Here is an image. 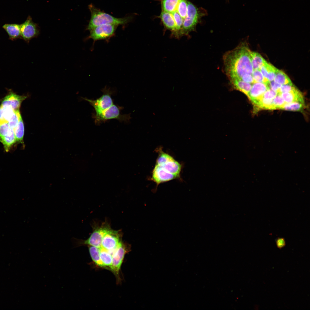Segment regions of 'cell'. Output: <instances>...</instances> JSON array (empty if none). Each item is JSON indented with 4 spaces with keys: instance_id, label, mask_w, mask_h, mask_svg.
<instances>
[{
    "instance_id": "d6a6232c",
    "label": "cell",
    "mask_w": 310,
    "mask_h": 310,
    "mask_svg": "<svg viewBox=\"0 0 310 310\" xmlns=\"http://www.w3.org/2000/svg\"><path fill=\"white\" fill-rule=\"evenodd\" d=\"M3 117L4 121L8 122L13 115L14 111L9 107H3Z\"/></svg>"
},
{
    "instance_id": "ba28073f",
    "label": "cell",
    "mask_w": 310,
    "mask_h": 310,
    "mask_svg": "<svg viewBox=\"0 0 310 310\" xmlns=\"http://www.w3.org/2000/svg\"><path fill=\"white\" fill-rule=\"evenodd\" d=\"M20 26L21 38L27 42L37 36L39 34L37 24L32 21L30 16L24 22L20 24Z\"/></svg>"
},
{
    "instance_id": "d6986e66",
    "label": "cell",
    "mask_w": 310,
    "mask_h": 310,
    "mask_svg": "<svg viewBox=\"0 0 310 310\" xmlns=\"http://www.w3.org/2000/svg\"><path fill=\"white\" fill-rule=\"evenodd\" d=\"M180 0H162V11L172 13L176 11Z\"/></svg>"
},
{
    "instance_id": "9c48e42d",
    "label": "cell",
    "mask_w": 310,
    "mask_h": 310,
    "mask_svg": "<svg viewBox=\"0 0 310 310\" xmlns=\"http://www.w3.org/2000/svg\"><path fill=\"white\" fill-rule=\"evenodd\" d=\"M128 250L126 246L121 242L112 253V262L110 270L116 275L119 272L124 256Z\"/></svg>"
},
{
    "instance_id": "6da1fadb",
    "label": "cell",
    "mask_w": 310,
    "mask_h": 310,
    "mask_svg": "<svg viewBox=\"0 0 310 310\" xmlns=\"http://www.w3.org/2000/svg\"><path fill=\"white\" fill-rule=\"evenodd\" d=\"M91 14V18L86 29L90 30L94 28L102 25L115 24L124 25L129 22L131 19V17L117 18L101 11L92 4L89 6Z\"/></svg>"
},
{
    "instance_id": "cb8c5ba5",
    "label": "cell",
    "mask_w": 310,
    "mask_h": 310,
    "mask_svg": "<svg viewBox=\"0 0 310 310\" xmlns=\"http://www.w3.org/2000/svg\"><path fill=\"white\" fill-rule=\"evenodd\" d=\"M89 251L94 262L99 266L105 268L100 258V248L93 246H90L89 247Z\"/></svg>"
},
{
    "instance_id": "1f68e13d",
    "label": "cell",
    "mask_w": 310,
    "mask_h": 310,
    "mask_svg": "<svg viewBox=\"0 0 310 310\" xmlns=\"http://www.w3.org/2000/svg\"><path fill=\"white\" fill-rule=\"evenodd\" d=\"M297 88L292 83L291 84L282 85L280 88L277 92L279 93L289 92H291Z\"/></svg>"
},
{
    "instance_id": "30bf717a",
    "label": "cell",
    "mask_w": 310,
    "mask_h": 310,
    "mask_svg": "<svg viewBox=\"0 0 310 310\" xmlns=\"http://www.w3.org/2000/svg\"><path fill=\"white\" fill-rule=\"evenodd\" d=\"M179 177L169 172L162 166L156 164L152 171L151 179L158 185Z\"/></svg>"
},
{
    "instance_id": "8fae6325",
    "label": "cell",
    "mask_w": 310,
    "mask_h": 310,
    "mask_svg": "<svg viewBox=\"0 0 310 310\" xmlns=\"http://www.w3.org/2000/svg\"><path fill=\"white\" fill-rule=\"evenodd\" d=\"M26 98V96L11 93L4 98L1 105L3 107H9L14 111H17L19 110L22 102Z\"/></svg>"
},
{
    "instance_id": "7a4b0ae2",
    "label": "cell",
    "mask_w": 310,
    "mask_h": 310,
    "mask_svg": "<svg viewBox=\"0 0 310 310\" xmlns=\"http://www.w3.org/2000/svg\"><path fill=\"white\" fill-rule=\"evenodd\" d=\"M187 15L183 20L181 30V36L188 35L190 32L195 30L200 19L207 14L206 11L202 8H198L187 1Z\"/></svg>"
},
{
    "instance_id": "f1b7e54d",
    "label": "cell",
    "mask_w": 310,
    "mask_h": 310,
    "mask_svg": "<svg viewBox=\"0 0 310 310\" xmlns=\"http://www.w3.org/2000/svg\"><path fill=\"white\" fill-rule=\"evenodd\" d=\"M21 116L19 110L15 111L13 115L9 121V125L10 128L13 130L17 125Z\"/></svg>"
},
{
    "instance_id": "52a82bcc",
    "label": "cell",
    "mask_w": 310,
    "mask_h": 310,
    "mask_svg": "<svg viewBox=\"0 0 310 310\" xmlns=\"http://www.w3.org/2000/svg\"><path fill=\"white\" fill-rule=\"evenodd\" d=\"M121 242L119 232L110 228L103 237L101 246L111 253H112Z\"/></svg>"
},
{
    "instance_id": "ac0fdd59",
    "label": "cell",
    "mask_w": 310,
    "mask_h": 310,
    "mask_svg": "<svg viewBox=\"0 0 310 310\" xmlns=\"http://www.w3.org/2000/svg\"><path fill=\"white\" fill-rule=\"evenodd\" d=\"M229 80L235 89L243 92L248 96L251 88V84L239 80L233 79Z\"/></svg>"
},
{
    "instance_id": "7c38bea8",
    "label": "cell",
    "mask_w": 310,
    "mask_h": 310,
    "mask_svg": "<svg viewBox=\"0 0 310 310\" xmlns=\"http://www.w3.org/2000/svg\"><path fill=\"white\" fill-rule=\"evenodd\" d=\"M269 88V86L264 83H254L252 84L251 89L247 97L253 103L261 98L264 93Z\"/></svg>"
},
{
    "instance_id": "4fadbf2b",
    "label": "cell",
    "mask_w": 310,
    "mask_h": 310,
    "mask_svg": "<svg viewBox=\"0 0 310 310\" xmlns=\"http://www.w3.org/2000/svg\"><path fill=\"white\" fill-rule=\"evenodd\" d=\"M159 18L161 19L164 27L171 32V35L173 37L176 26L172 13L162 11Z\"/></svg>"
},
{
    "instance_id": "44dd1931",
    "label": "cell",
    "mask_w": 310,
    "mask_h": 310,
    "mask_svg": "<svg viewBox=\"0 0 310 310\" xmlns=\"http://www.w3.org/2000/svg\"><path fill=\"white\" fill-rule=\"evenodd\" d=\"M100 259L105 268H110L112 262V257L111 253L105 249L100 248Z\"/></svg>"
},
{
    "instance_id": "d4e9b609",
    "label": "cell",
    "mask_w": 310,
    "mask_h": 310,
    "mask_svg": "<svg viewBox=\"0 0 310 310\" xmlns=\"http://www.w3.org/2000/svg\"><path fill=\"white\" fill-rule=\"evenodd\" d=\"M14 131L17 142L24 144V126L21 116L20 117L18 125Z\"/></svg>"
},
{
    "instance_id": "2e32d148",
    "label": "cell",
    "mask_w": 310,
    "mask_h": 310,
    "mask_svg": "<svg viewBox=\"0 0 310 310\" xmlns=\"http://www.w3.org/2000/svg\"><path fill=\"white\" fill-rule=\"evenodd\" d=\"M160 166L169 172L179 177L181 165L172 157Z\"/></svg>"
},
{
    "instance_id": "603a6c76",
    "label": "cell",
    "mask_w": 310,
    "mask_h": 310,
    "mask_svg": "<svg viewBox=\"0 0 310 310\" xmlns=\"http://www.w3.org/2000/svg\"><path fill=\"white\" fill-rule=\"evenodd\" d=\"M251 60L253 70L260 69L265 61L259 53L252 51Z\"/></svg>"
},
{
    "instance_id": "83f0119b",
    "label": "cell",
    "mask_w": 310,
    "mask_h": 310,
    "mask_svg": "<svg viewBox=\"0 0 310 310\" xmlns=\"http://www.w3.org/2000/svg\"><path fill=\"white\" fill-rule=\"evenodd\" d=\"M187 0H180L176 11L184 20L186 18L187 13Z\"/></svg>"
},
{
    "instance_id": "484cf974",
    "label": "cell",
    "mask_w": 310,
    "mask_h": 310,
    "mask_svg": "<svg viewBox=\"0 0 310 310\" xmlns=\"http://www.w3.org/2000/svg\"><path fill=\"white\" fill-rule=\"evenodd\" d=\"M305 106V104L298 102L286 103L281 109L289 111H300L303 109Z\"/></svg>"
},
{
    "instance_id": "8992f818",
    "label": "cell",
    "mask_w": 310,
    "mask_h": 310,
    "mask_svg": "<svg viewBox=\"0 0 310 310\" xmlns=\"http://www.w3.org/2000/svg\"><path fill=\"white\" fill-rule=\"evenodd\" d=\"M102 91L103 93L102 95L96 100H93L82 98L83 99L88 102L94 107L95 112L105 110L113 104L111 97L112 92L106 87L103 88Z\"/></svg>"
},
{
    "instance_id": "f546056e",
    "label": "cell",
    "mask_w": 310,
    "mask_h": 310,
    "mask_svg": "<svg viewBox=\"0 0 310 310\" xmlns=\"http://www.w3.org/2000/svg\"><path fill=\"white\" fill-rule=\"evenodd\" d=\"M11 128L8 122L5 121H0V139L7 135L9 132Z\"/></svg>"
},
{
    "instance_id": "e0dca14e",
    "label": "cell",
    "mask_w": 310,
    "mask_h": 310,
    "mask_svg": "<svg viewBox=\"0 0 310 310\" xmlns=\"http://www.w3.org/2000/svg\"><path fill=\"white\" fill-rule=\"evenodd\" d=\"M0 142L3 145L5 151L9 152L14 144L17 142L14 130L11 129L7 135L0 139Z\"/></svg>"
},
{
    "instance_id": "3957f363",
    "label": "cell",
    "mask_w": 310,
    "mask_h": 310,
    "mask_svg": "<svg viewBox=\"0 0 310 310\" xmlns=\"http://www.w3.org/2000/svg\"><path fill=\"white\" fill-rule=\"evenodd\" d=\"M121 108L122 107L113 104L105 110L95 112L92 115V118L96 125L113 119H117L120 122H129L131 118L130 115L121 114L120 112Z\"/></svg>"
},
{
    "instance_id": "e575fe53",
    "label": "cell",
    "mask_w": 310,
    "mask_h": 310,
    "mask_svg": "<svg viewBox=\"0 0 310 310\" xmlns=\"http://www.w3.org/2000/svg\"><path fill=\"white\" fill-rule=\"evenodd\" d=\"M282 85L275 82L274 80L270 82L268 86L271 89L276 92L279 89Z\"/></svg>"
},
{
    "instance_id": "8d00e7d4",
    "label": "cell",
    "mask_w": 310,
    "mask_h": 310,
    "mask_svg": "<svg viewBox=\"0 0 310 310\" xmlns=\"http://www.w3.org/2000/svg\"><path fill=\"white\" fill-rule=\"evenodd\" d=\"M3 107L1 105L0 106V121H4L3 117Z\"/></svg>"
},
{
    "instance_id": "4316f807",
    "label": "cell",
    "mask_w": 310,
    "mask_h": 310,
    "mask_svg": "<svg viewBox=\"0 0 310 310\" xmlns=\"http://www.w3.org/2000/svg\"><path fill=\"white\" fill-rule=\"evenodd\" d=\"M251 74L255 83H262L268 86L270 82L264 77L259 69L253 70Z\"/></svg>"
},
{
    "instance_id": "5b68a950",
    "label": "cell",
    "mask_w": 310,
    "mask_h": 310,
    "mask_svg": "<svg viewBox=\"0 0 310 310\" xmlns=\"http://www.w3.org/2000/svg\"><path fill=\"white\" fill-rule=\"evenodd\" d=\"M115 24H106L97 26L90 30L88 38L92 39L94 42L107 39L115 34L117 26Z\"/></svg>"
},
{
    "instance_id": "277c9868",
    "label": "cell",
    "mask_w": 310,
    "mask_h": 310,
    "mask_svg": "<svg viewBox=\"0 0 310 310\" xmlns=\"http://www.w3.org/2000/svg\"><path fill=\"white\" fill-rule=\"evenodd\" d=\"M110 228L108 225H103L101 227L96 228L86 240H80L73 238L72 241L74 247L83 245H88L98 248L101 247L103 237Z\"/></svg>"
},
{
    "instance_id": "ffe728a7",
    "label": "cell",
    "mask_w": 310,
    "mask_h": 310,
    "mask_svg": "<svg viewBox=\"0 0 310 310\" xmlns=\"http://www.w3.org/2000/svg\"><path fill=\"white\" fill-rule=\"evenodd\" d=\"M175 24V30L173 37L179 39L181 37V30L183 19L175 11L172 13Z\"/></svg>"
},
{
    "instance_id": "4dcf8cb0",
    "label": "cell",
    "mask_w": 310,
    "mask_h": 310,
    "mask_svg": "<svg viewBox=\"0 0 310 310\" xmlns=\"http://www.w3.org/2000/svg\"><path fill=\"white\" fill-rule=\"evenodd\" d=\"M280 93H278L277 95L273 100V103L274 110L281 109L286 102L282 97Z\"/></svg>"
},
{
    "instance_id": "836d02e7",
    "label": "cell",
    "mask_w": 310,
    "mask_h": 310,
    "mask_svg": "<svg viewBox=\"0 0 310 310\" xmlns=\"http://www.w3.org/2000/svg\"><path fill=\"white\" fill-rule=\"evenodd\" d=\"M277 94L276 91L269 88L264 93L262 97L266 99H273L276 96Z\"/></svg>"
},
{
    "instance_id": "d590c367",
    "label": "cell",
    "mask_w": 310,
    "mask_h": 310,
    "mask_svg": "<svg viewBox=\"0 0 310 310\" xmlns=\"http://www.w3.org/2000/svg\"><path fill=\"white\" fill-rule=\"evenodd\" d=\"M276 243L277 247L280 249L282 248L286 245L285 240L282 238L278 239L276 241Z\"/></svg>"
},
{
    "instance_id": "7402d4cb",
    "label": "cell",
    "mask_w": 310,
    "mask_h": 310,
    "mask_svg": "<svg viewBox=\"0 0 310 310\" xmlns=\"http://www.w3.org/2000/svg\"><path fill=\"white\" fill-rule=\"evenodd\" d=\"M276 76L274 80L276 82L281 85L292 83L287 75L282 71L276 67Z\"/></svg>"
},
{
    "instance_id": "5bb4252c",
    "label": "cell",
    "mask_w": 310,
    "mask_h": 310,
    "mask_svg": "<svg viewBox=\"0 0 310 310\" xmlns=\"http://www.w3.org/2000/svg\"><path fill=\"white\" fill-rule=\"evenodd\" d=\"M280 94L286 103L298 102L305 104L303 95L297 88L290 92L282 93Z\"/></svg>"
},
{
    "instance_id": "9a60e30c",
    "label": "cell",
    "mask_w": 310,
    "mask_h": 310,
    "mask_svg": "<svg viewBox=\"0 0 310 310\" xmlns=\"http://www.w3.org/2000/svg\"><path fill=\"white\" fill-rule=\"evenodd\" d=\"M7 33L9 39L14 40L21 38L20 25L16 24H6L2 26Z\"/></svg>"
}]
</instances>
